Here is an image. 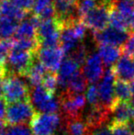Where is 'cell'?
I'll list each match as a JSON object with an SVG mask.
<instances>
[{
    "instance_id": "d6986e66",
    "label": "cell",
    "mask_w": 134,
    "mask_h": 135,
    "mask_svg": "<svg viewBox=\"0 0 134 135\" xmlns=\"http://www.w3.org/2000/svg\"><path fill=\"white\" fill-rule=\"evenodd\" d=\"M47 72H48V70L39 62L37 56H35L31 68L29 69V72H28L25 77L27 78L31 86L34 87L42 84V80L44 78L45 75L47 74Z\"/></svg>"
},
{
    "instance_id": "7a4b0ae2",
    "label": "cell",
    "mask_w": 134,
    "mask_h": 135,
    "mask_svg": "<svg viewBox=\"0 0 134 135\" xmlns=\"http://www.w3.org/2000/svg\"><path fill=\"white\" fill-rule=\"evenodd\" d=\"M36 54L37 52L23 51L12 46L5 64L6 75L13 74L25 77L31 68Z\"/></svg>"
},
{
    "instance_id": "7dc6e473",
    "label": "cell",
    "mask_w": 134,
    "mask_h": 135,
    "mask_svg": "<svg viewBox=\"0 0 134 135\" xmlns=\"http://www.w3.org/2000/svg\"><path fill=\"white\" fill-rule=\"evenodd\" d=\"M110 1H111V0H110Z\"/></svg>"
},
{
    "instance_id": "d6a6232c",
    "label": "cell",
    "mask_w": 134,
    "mask_h": 135,
    "mask_svg": "<svg viewBox=\"0 0 134 135\" xmlns=\"http://www.w3.org/2000/svg\"><path fill=\"white\" fill-rule=\"evenodd\" d=\"M53 4L52 0H35L32 7V13L36 16H39L44 9Z\"/></svg>"
},
{
    "instance_id": "d4e9b609",
    "label": "cell",
    "mask_w": 134,
    "mask_h": 135,
    "mask_svg": "<svg viewBox=\"0 0 134 135\" xmlns=\"http://www.w3.org/2000/svg\"><path fill=\"white\" fill-rule=\"evenodd\" d=\"M0 135H33L29 124H7L0 128Z\"/></svg>"
},
{
    "instance_id": "44dd1931",
    "label": "cell",
    "mask_w": 134,
    "mask_h": 135,
    "mask_svg": "<svg viewBox=\"0 0 134 135\" xmlns=\"http://www.w3.org/2000/svg\"><path fill=\"white\" fill-rule=\"evenodd\" d=\"M29 13L15 6L10 0H3L0 2V14L15 20L18 22L25 20Z\"/></svg>"
},
{
    "instance_id": "8d00e7d4",
    "label": "cell",
    "mask_w": 134,
    "mask_h": 135,
    "mask_svg": "<svg viewBox=\"0 0 134 135\" xmlns=\"http://www.w3.org/2000/svg\"><path fill=\"white\" fill-rule=\"evenodd\" d=\"M91 135H112L109 126H102L100 128H97L93 131Z\"/></svg>"
},
{
    "instance_id": "5bb4252c",
    "label": "cell",
    "mask_w": 134,
    "mask_h": 135,
    "mask_svg": "<svg viewBox=\"0 0 134 135\" xmlns=\"http://www.w3.org/2000/svg\"><path fill=\"white\" fill-rule=\"evenodd\" d=\"M80 68V65L70 57L64 58L58 70V86L62 89V92L66 90L70 79L75 75Z\"/></svg>"
},
{
    "instance_id": "e0dca14e",
    "label": "cell",
    "mask_w": 134,
    "mask_h": 135,
    "mask_svg": "<svg viewBox=\"0 0 134 135\" xmlns=\"http://www.w3.org/2000/svg\"><path fill=\"white\" fill-rule=\"evenodd\" d=\"M75 23L64 25L62 28L61 36H60V47L63 49L65 54H69L82 41L75 30L73 28Z\"/></svg>"
},
{
    "instance_id": "d590c367",
    "label": "cell",
    "mask_w": 134,
    "mask_h": 135,
    "mask_svg": "<svg viewBox=\"0 0 134 135\" xmlns=\"http://www.w3.org/2000/svg\"><path fill=\"white\" fill-rule=\"evenodd\" d=\"M6 114H7V102L3 98H0V128L7 124L6 121Z\"/></svg>"
},
{
    "instance_id": "ba28073f",
    "label": "cell",
    "mask_w": 134,
    "mask_h": 135,
    "mask_svg": "<svg viewBox=\"0 0 134 135\" xmlns=\"http://www.w3.org/2000/svg\"><path fill=\"white\" fill-rule=\"evenodd\" d=\"M116 80L117 76L113 70V67H108L107 70H105L103 77L97 85L100 105L110 110H112V108L118 102L116 96H115Z\"/></svg>"
},
{
    "instance_id": "8fae6325",
    "label": "cell",
    "mask_w": 134,
    "mask_h": 135,
    "mask_svg": "<svg viewBox=\"0 0 134 135\" xmlns=\"http://www.w3.org/2000/svg\"><path fill=\"white\" fill-rule=\"evenodd\" d=\"M64 52L61 47L44 48L39 47L36 56L48 71L57 73L64 59Z\"/></svg>"
},
{
    "instance_id": "1f68e13d",
    "label": "cell",
    "mask_w": 134,
    "mask_h": 135,
    "mask_svg": "<svg viewBox=\"0 0 134 135\" xmlns=\"http://www.w3.org/2000/svg\"><path fill=\"white\" fill-rule=\"evenodd\" d=\"M86 101L91 106L100 105L98 88H97V85L96 84H90V85L86 89Z\"/></svg>"
},
{
    "instance_id": "ab89813d",
    "label": "cell",
    "mask_w": 134,
    "mask_h": 135,
    "mask_svg": "<svg viewBox=\"0 0 134 135\" xmlns=\"http://www.w3.org/2000/svg\"><path fill=\"white\" fill-rule=\"evenodd\" d=\"M130 103L132 105V107H134V95L132 97H131V100H130Z\"/></svg>"
},
{
    "instance_id": "30bf717a",
    "label": "cell",
    "mask_w": 134,
    "mask_h": 135,
    "mask_svg": "<svg viewBox=\"0 0 134 135\" xmlns=\"http://www.w3.org/2000/svg\"><path fill=\"white\" fill-rule=\"evenodd\" d=\"M131 32L128 30H120L112 26H107L99 31H94V40L97 44H109L122 47Z\"/></svg>"
},
{
    "instance_id": "836d02e7",
    "label": "cell",
    "mask_w": 134,
    "mask_h": 135,
    "mask_svg": "<svg viewBox=\"0 0 134 135\" xmlns=\"http://www.w3.org/2000/svg\"><path fill=\"white\" fill-rule=\"evenodd\" d=\"M122 52L123 54H127L131 56L134 52V31L130 33L129 38L127 41H125L123 45H122Z\"/></svg>"
},
{
    "instance_id": "ac0fdd59",
    "label": "cell",
    "mask_w": 134,
    "mask_h": 135,
    "mask_svg": "<svg viewBox=\"0 0 134 135\" xmlns=\"http://www.w3.org/2000/svg\"><path fill=\"white\" fill-rule=\"evenodd\" d=\"M122 54V49L118 46L109 44H99L98 46V54L107 67L114 66L121 57Z\"/></svg>"
},
{
    "instance_id": "4dcf8cb0",
    "label": "cell",
    "mask_w": 134,
    "mask_h": 135,
    "mask_svg": "<svg viewBox=\"0 0 134 135\" xmlns=\"http://www.w3.org/2000/svg\"><path fill=\"white\" fill-rule=\"evenodd\" d=\"M13 41L10 39H3L0 41V67L7 62V57L13 46Z\"/></svg>"
},
{
    "instance_id": "4fadbf2b",
    "label": "cell",
    "mask_w": 134,
    "mask_h": 135,
    "mask_svg": "<svg viewBox=\"0 0 134 135\" xmlns=\"http://www.w3.org/2000/svg\"><path fill=\"white\" fill-rule=\"evenodd\" d=\"M111 115V110L101 105L91 106L86 116V122L92 131L105 126Z\"/></svg>"
},
{
    "instance_id": "2e32d148",
    "label": "cell",
    "mask_w": 134,
    "mask_h": 135,
    "mask_svg": "<svg viewBox=\"0 0 134 135\" xmlns=\"http://www.w3.org/2000/svg\"><path fill=\"white\" fill-rule=\"evenodd\" d=\"M113 120L117 122L128 123L131 126L134 124V107L130 102L118 101L111 110Z\"/></svg>"
},
{
    "instance_id": "6da1fadb",
    "label": "cell",
    "mask_w": 134,
    "mask_h": 135,
    "mask_svg": "<svg viewBox=\"0 0 134 135\" xmlns=\"http://www.w3.org/2000/svg\"><path fill=\"white\" fill-rule=\"evenodd\" d=\"M20 75H7L4 79L3 98L7 104L24 100H31V91L27 83Z\"/></svg>"
},
{
    "instance_id": "f1b7e54d",
    "label": "cell",
    "mask_w": 134,
    "mask_h": 135,
    "mask_svg": "<svg viewBox=\"0 0 134 135\" xmlns=\"http://www.w3.org/2000/svg\"><path fill=\"white\" fill-rule=\"evenodd\" d=\"M43 87L51 93L52 95H54L56 92L58 87V76L57 73H53V72L48 71L47 74L45 75L44 78L42 80V84H41Z\"/></svg>"
},
{
    "instance_id": "3957f363",
    "label": "cell",
    "mask_w": 134,
    "mask_h": 135,
    "mask_svg": "<svg viewBox=\"0 0 134 135\" xmlns=\"http://www.w3.org/2000/svg\"><path fill=\"white\" fill-rule=\"evenodd\" d=\"M63 28V22L57 18L41 20L37 28V39L39 47L54 48L59 47L60 36Z\"/></svg>"
},
{
    "instance_id": "e575fe53",
    "label": "cell",
    "mask_w": 134,
    "mask_h": 135,
    "mask_svg": "<svg viewBox=\"0 0 134 135\" xmlns=\"http://www.w3.org/2000/svg\"><path fill=\"white\" fill-rule=\"evenodd\" d=\"M10 1L19 8L23 9L27 12H31L32 10L35 0H10Z\"/></svg>"
},
{
    "instance_id": "74e56055",
    "label": "cell",
    "mask_w": 134,
    "mask_h": 135,
    "mask_svg": "<svg viewBox=\"0 0 134 135\" xmlns=\"http://www.w3.org/2000/svg\"><path fill=\"white\" fill-rule=\"evenodd\" d=\"M6 76V69L5 65L0 67V98H3V86H4V79Z\"/></svg>"
},
{
    "instance_id": "4316f807",
    "label": "cell",
    "mask_w": 134,
    "mask_h": 135,
    "mask_svg": "<svg viewBox=\"0 0 134 135\" xmlns=\"http://www.w3.org/2000/svg\"><path fill=\"white\" fill-rule=\"evenodd\" d=\"M109 24L110 26L120 30H124L130 31L129 24H128L127 18L120 13L118 10L113 8L110 13V17H109ZM131 32V31H130Z\"/></svg>"
},
{
    "instance_id": "7c38bea8",
    "label": "cell",
    "mask_w": 134,
    "mask_h": 135,
    "mask_svg": "<svg viewBox=\"0 0 134 135\" xmlns=\"http://www.w3.org/2000/svg\"><path fill=\"white\" fill-rule=\"evenodd\" d=\"M103 62L98 52L88 55L85 64L82 65V73L88 83L96 84L101 80L105 73Z\"/></svg>"
},
{
    "instance_id": "7bdbcfd3",
    "label": "cell",
    "mask_w": 134,
    "mask_h": 135,
    "mask_svg": "<svg viewBox=\"0 0 134 135\" xmlns=\"http://www.w3.org/2000/svg\"><path fill=\"white\" fill-rule=\"evenodd\" d=\"M132 127H133V135H134V124H133V126H132Z\"/></svg>"
},
{
    "instance_id": "f6af8a7d",
    "label": "cell",
    "mask_w": 134,
    "mask_h": 135,
    "mask_svg": "<svg viewBox=\"0 0 134 135\" xmlns=\"http://www.w3.org/2000/svg\"><path fill=\"white\" fill-rule=\"evenodd\" d=\"M0 1H3V0H0Z\"/></svg>"
},
{
    "instance_id": "f35d334b",
    "label": "cell",
    "mask_w": 134,
    "mask_h": 135,
    "mask_svg": "<svg viewBox=\"0 0 134 135\" xmlns=\"http://www.w3.org/2000/svg\"><path fill=\"white\" fill-rule=\"evenodd\" d=\"M130 86H131V93H132V95H134V80L130 82Z\"/></svg>"
},
{
    "instance_id": "83f0119b",
    "label": "cell",
    "mask_w": 134,
    "mask_h": 135,
    "mask_svg": "<svg viewBox=\"0 0 134 135\" xmlns=\"http://www.w3.org/2000/svg\"><path fill=\"white\" fill-rule=\"evenodd\" d=\"M69 57L73 59L75 62H76L80 66H82L85 64L86 58H87V49L85 44L80 42L69 54Z\"/></svg>"
},
{
    "instance_id": "484cf974",
    "label": "cell",
    "mask_w": 134,
    "mask_h": 135,
    "mask_svg": "<svg viewBox=\"0 0 134 135\" xmlns=\"http://www.w3.org/2000/svg\"><path fill=\"white\" fill-rule=\"evenodd\" d=\"M103 1L105 0H76L75 7H76L77 13H78L80 20H82L87 13L93 10Z\"/></svg>"
},
{
    "instance_id": "52a82bcc",
    "label": "cell",
    "mask_w": 134,
    "mask_h": 135,
    "mask_svg": "<svg viewBox=\"0 0 134 135\" xmlns=\"http://www.w3.org/2000/svg\"><path fill=\"white\" fill-rule=\"evenodd\" d=\"M61 120L57 113L36 112L29 126L33 135H54L61 125Z\"/></svg>"
},
{
    "instance_id": "9c48e42d",
    "label": "cell",
    "mask_w": 134,
    "mask_h": 135,
    "mask_svg": "<svg viewBox=\"0 0 134 135\" xmlns=\"http://www.w3.org/2000/svg\"><path fill=\"white\" fill-rule=\"evenodd\" d=\"M60 109L63 119L82 118V113L86 103V98L83 94H68L63 92L59 96Z\"/></svg>"
},
{
    "instance_id": "b9f144b4",
    "label": "cell",
    "mask_w": 134,
    "mask_h": 135,
    "mask_svg": "<svg viewBox=\"0 0 134 135\" xmlns=\"http://www.w3.org/2000/svg\"><path fill=\"white\" fill-rule=\"evenodd\" d=\"M131 57H132V59H133V60H134V52H133V54H132V55H131Z\"/></svg>"
},
{
    "instance_id": "8992f818",
    "label": "cell",
    "mask_w": 134,
    "mask_h": 135,
    "mask_svg": "<svg viewBox=\"0 0 134 135\" xmlns=\"http://www.w3.org/2000/svg\"><path fill=\"white\" fill-rule=\"evenodd\" d=\"M113 9L112 2L105 0L82 18V21L93 31H99L108 26L109 17Z\"/></svg>"
},
{
    "instance_id": "603a6c76",
    "label": "cell",
    "mask_w": 134,
    "mask_h": 135,
    "mask_svg": "<svg viewBox=\"0 0 134 135\" xmlns=\"http://www.w3.org/2000/svg\"><path fill=\"white\" fill-rule=\"evenodd\" d=\"M18 22L7 17H0V33L3 39H10L14 37L15 32L18 26Z\"/></svg>"
},
{
    "instance_id": "f546056e",
    "label": "cell",
    "mask_w": 134,
    "mask_h": 135,
    "mask_svg": "<svg viewBox=\"0 0 134 135\" xmlns=\"http://www.w3.org/2000/svg\"><path fill=\"white\" fill-rule=\"evenodd\" d=\"M108 126L112 135H133V131L131 130L132 127L128 123L111 121Z\"/></svg>"
},
{
    "instance_id": "9a60e30c",
    "label": "cell",
    "mask_w": 134,
    "mask_h": 135,
    "mask_svg": "<svg viewBox=\"0 0 134 135\" xmlns=\"http://www.w3.org/2000/svg\"><path fill=\"white\" fill-rule=\"evenodd\" d=\"M113 67L117 79L126 82L134 80V60L127 54H122Z\"/></svg>"
},
{
    "instance_id": "ffe728a7",
    "label": "cell",
    "mask_w": 134,
    "mask_h": 135,
    "mask_svg": "<svg viewBox=\"0 0 134 135\" xmlns=\"http://www.w3.org/2000/svg\"><path fill=\"white\" fill-rule=\"evenodd\" d=\"M64 120V130L67 135H91L93 131L82 118L67 119Z\"/></svg>"
},
{
    "instance_id": "5b68a950",
    "label": "cell",
    "mask_w": 134,
    "mask_h": 135,
    "mask_svg": "<svg viewBox=\"0 0 134 135\" xmlns=\"http://www.w3.org/2000/svg\"><path fill=\"white\" fill-rule=\"evenodd\" d=\"M31 102L39 113H57L60 109V100L49 93L41 85L32 87Z\"/></svg>"
},
{
    "instance_id": "7402d4cb",
    "label": "cell",
    "mask_w": 134,
    "mask_h": 135,
    "mask_svg": "<svg viewBox=\"0 0 134 135\" xmlns=\"http://www.w3.org/2000/svg\"><path fill=\"white\" fill-rule=\"evenodd\" d=\"M86 85H87V80L83 75L82 71H78L68 83L67 88L63 92L68 94H83L86 91ZM63 93V92H61Z\"/></svg>"
},
{
    "instance_id": "bcb514c9",
    "label": "cell",
    "mask_w": 134,
    "mask_h": 135,
    "mask_svg": "<svg viewBox=\"0 0 134 135\" xmlns=\"http://www.w3.org/2000/svg\"><path fill=\"white\" fill-rule=\"evenodd\" d=\"M0 2H1V1H0Z\"/></svg>"
},
{
    "instance_id": "277c9868",
    "label": "cell",
    "mask_w": 134,
    "mask_h": 135,
    "mask_svg": "<svg viewBox=\"0 0 134 135\" xmlns=\"http://www.w3.org/2000/svg\"><path fill=\"white\" fill-rule=\"evenodd\" d=\"M36 112L31 100L7 104L6 121L9 125L29 124Z\"/></svg>"
},
{
    "instance_id": "ee69618b",
    "label": "cell",
    "mask_w": 134,
    "mask_h": 135,
    "mask_svg": "<svg viewBox=\"0 0 134 135\" xmlns=\"http://www.w3.org/2000/svg\"><path fill=\"white\" fill-rule=\"evenodd\" d=\"M2 38V36H1V33H0V39H1ZM0 41H1V40H0Z\"/></svg>"
},
{
    "instance_id": "60d3db41",
    "label": "cell",
    "mask_w": 134,
    "mask_h": 135,
    "mask_svg": "<svg viewBox=\"0 0 134 135\" xmlns=\"http://www.w3.org/2000/svg\"><path fill=\"white\" fill-rule=\"evenodd\" d=\"M67 1L72 2V3H75V1H76V0H67Z\"/></svg>"
},
{
    "instance_id": "cb8c5ba5",
    "label": "cell",
    "mask_w": 134,
    "mask_h": 135,
    "mask_svg": "<svg viewBox=\"0 0 134 135\" xmlns=\"http://www.w3.org/2000/svg\"><path fill=\"white\" fill-rule=\"evenodd\" d=\"M115 96L118 101L130 102L132 93L129 82L117 79L115 82Z\"/></svg>"
}]
</instances>
